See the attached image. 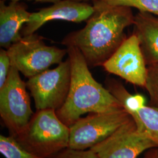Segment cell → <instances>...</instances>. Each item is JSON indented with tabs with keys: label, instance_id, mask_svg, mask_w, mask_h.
Listing matches in <instances>:
<instances>
[{
	"label": "cell",
	"instance_id": "cell-1",
	"mask_svg": "<svg viewBox=\"0 0 158 158\" xmlns=\"http://www.w3.org/2000/svg\"><path fill=\"white\" fill-rule=\"evenodd\" d=\"M92 2L94 12L85 27L68 35L62 44L79 49L89 66L94 67L102 66L124 41L135 15L131 8Z\"/></svg>",
	"mask_w": 158,
	"mask_h": 158
},
{
	"label": "cell",
	"instance_id": "cell-2",
	"mask_svg": "<svg viewBox=\"0 0 158 158\" xmlns=\"http://www.w3.org/2000/svg\"><path fill=\"white\" fill-rule=\"evenodd\" d=\"M71 63V83L67 98L56 114L64 124L71 126L85 114L109 113L124 109L112 93L97 81L81 52L67 46Z\"/></svg>",
	"mask_w": 158,
	"mask_h": 158
},
{
	"label": "cell",
	"instance_id": "cell-3",
	"mask_svg": "<svg viewBox=\"0 0 158 158\" xmlns=\"http://www.w3.org/2000/svg\"><path fill=\"white\" fill-rule=\"evenodd\" d=\"M15 138L36 157L52 158L69 147L70 128L59 118L55 110H36Z\"/></svg>",
	"mask_w": 158,
	"mask_h": 158
},
{
	"label": "cell",
	"instance_id": "cell-4",
	"mask_svg": "<svg viewBox=\"0 0 158 158\" xmlns=\"http://www.w3.org/2000/svg\"><path fill=\"white\" fill-rule=\"evenodd\" d=\"M7 52L12 66L28 79L44 72L53 64L62 62L68 53L67 49L46 45L43 38L35 34L23 36Z\"/></svg>",
	"mask_w": 158,
	"mask_h": 158
},
{
	"label": "cell",
	"instance_id": "cell-5",
	"mask_svg": "<svg viewBox=\"0 0 158 158\" xmlns=\"http://www.w3.org/2000/svg\"><path fill=\"white\" fill-rule=\"evenodd\" d=\"M27 88L19 72L11 65L6 83L0 88V116L14 137L24 129L34 115Z\"/></svg>",
	"mask_w": 158,
	"mask_h": 158
},
{
	"label": "cell",
	"instance_id": "cell-6",
	"mask_svg": "<svg viewBox=\"0 0 158 158\" xmlns=\"http://www.w3.org/2000/svg\"><path fill=\"white\" fill-rule=\"evenodd\" d=\"M71 83V63L68 59L53 69H48L28 80L27 89L36 110L56 111L66 101Z\"/></svg>",
	"mask_w": 158,
	"mask_h": 158
},
{
	"label": "cell",
	"instance_id": "cell-7",
	"mask_svg": "<svg viewBox=\"0 0 158 158\" xmlns=\"http://www.w3.org/2000/svg\"><path fill=\"white\" fill-rule=\"evenodd\" d=\"M131 119L124 109L109 113H89L69 127V147L78 150L90 149Z\"/></svg>",
	"mask_w": 158,
	"mask_h": 158
},
{
	"label": "cell",
	"instance_id": "cell-8",
	"mask_svg": "<svg viewBox=\"0 0 158 158\" xmlns=\"http://www.w3.org/2000/svg\"><path fill=\"white\" fill-rule=\"evenodd\" d=\"M152 148H157L138 130L132 118L90 149L98 158H138Z\"/></svg>",
	"mask_w": 158,
	"mask_h": 158
},
{
	"label": "cell",
	"instance_id": "cell-9",
	"mask_svg": "<svg viewBox=\"0 0 158 158\" xmlns=\"http://www.w3.org/2000/svg\"><path fill=\"white\" fill-rule=\"evenodd\" d=\"M109 73L132 85L145 88L148 67L135 34L127 38L102 66Z\"/></svg>",
	"mask_w": 158,
	"mask_h": 158
},
{
	"label": "cell",
	"instance_id": "cell-10",
	"mask_svg": "<svg viewBox=\"0 0 158 158\" xmlns=\"http://www.w3.org/2000/svg\"><path fill=\"white\" fill-rule=\"evenodd\" d=\"M94 12L93 6L85 2L60 0L47 8L31 13L28 21L22 30L23 36L35 34L46 23L62 20L79 23L87 21Z\"/></svg>",
	"mask_w": 158,
	"mask_h": 158
},
{
	"label": "cell",
	"instance_id": "cell-11",
	"mask_svg": "<svg viewBox=\"0 0 158 158\" xmlns=\"http://www.w3.org/2000/svg\"><path fill=\"white\" fill-rule=\"evenodd\" d=\"M31 12L27 6L19 2L11 1L6 5L4 0L0 1V46L9 49L23 36L20 31L23 25L28 21Z\"/></svg>",
	"mask_w": 158,
	"mask_h": 158
},
{
	"label": "cell",
	"instance_id": "cell-12",
	"mask_svg": "<svg viewBox=\"0 0 158 158\" xmlns=\"http://www.w3.org/2000/svg\"><path fill=\"white\" fill-rule=\"evenodd\" d=\"M134 32L137 36L147 66L158 64V17L138 12L134 18Z\"/></svg>",
	"mask_w": 158,
	"mask_h": 158
},
{
	"label": "cell",
	"instance_id": "cell-13",
	"mask_svg": "<svg viewBox=\"0 0 158 158\" xmlns=\"http://www.w3.org/2000/svg\"><path fill=\"white\" fill-rule=\"evenodd\" d=\"M127 112L134 121L138 130L158 148V108L145 104Z\"/></svg>",
	"mask_w": 158,
	"mask_h": 158
},
{
	"label": "cell",
	"instance_id": "cell-14",
	"mask_svg": "<svg viewBox=\"0 0 158 158\" xmlns=\"http://www.w3.org/2000/svg\"><path fill=\"white\" fill-rule=\"evenodd\" d=\"M0 152L6 158H38L26 150L13 136H0Z\"/></svg>",
	"mask_w": 158,
	"mask_h": 158
},
{
	"label": "cell",
	"instance_id": "cell-15",
	"mask_svg": "<svg viewBox=\"0 0 158 158\" xmlns=\"http://www.w3.org/2000/svg\"><path fill=\"white\" fill-rule=\"evenodd\" d=\"M110 6L134 8L139 12H148L158 17V0H98Z\"/></svg>",
	"mask_w": 158,
	"mask_h": 158
},
{
	"label": "cell",
	"instance_id": "cell-16",
	"mask_svg": "<svg viewBox=\"0 0 158 158\" xmlns=\"http://www.w3.org/2000/svg\"><path fill=\"white\" fill-rule=\"evenodd\" d=\"M146 89L151 102L158 108V64L148 66Z\"/></svg>",
	"mask_w": 158,
	"mask_h": 158
},
{
	"label": "cell",
	"instance_id": "cell-17",
	"mask_svg": "<svg viewBox=\"0 0 158 158\" xmlns=\"http://www.w3.org/2000/svg\"><path fill=\"white\" fill-rule=\"evenodd\" d=\"M52 158H98L97 155L91 149L78 150L69 147L57 153Z\"/></svg>",
	"mask_w": 158,
	"mask_h": 158
},
{
	"label": "cell",
	"instance_id": "cell-18",
	"mask_svg": "<svg viewBox=\"0 0 158 158\" xmlns=\"http://www.w3.org/2000/svg\"><path fill=\"white\" fill-rule=\"evenodd\" d=\"M11 67V63L7 50L1 49L0 50V88L5 84Z\"/></svg>",
	"mask_w": 158,
	"mask_h": 158
},
{
	"label": "cell",
	"instance_id": "cell-19",
	"mask_svg": "<svg viewBox=\"0 0 158 158\" xmlns=\"http://www.w3.org/2000/svg\"><path fill=\"white\" fill-rule=\"evenodd\" d=\"M143 158H158V148H152L145 153Z\"/></svg>",
	"mask_w": 158,
	"mask_h": 158
},
{
	"label": "cell",
	"instance_id": "cell-20",
	"mask_svg": "<svg viewBox=\"0 0 158 158\" xmlns=\"http://www.w3.org/2000/svg\"><path fill=\"white\" fill-rule=\"evenodd\" d=\"M9 1H15V2H19L23 0H9ZM28 1H35V2H52V3L54 4L60 0H28Z\"/></svg>",
	"mask_w": 158,
	"mask_h": 158
},
{
	"label": "cell",
	"instance_id": "cell-21",
	"mask_svg": "<svg viewBox=\"0 0 158 158\" xmlns=\"http://www.w3.org/2000/svg\"><path fill=\"white\" fill-rule=\"evenodd\" d=\"M73 1H78V2H86L87 1H94V0H73Z\"/></svg>",
	"mask_w": 158,
	"mask_h": 158
}]
</instances>
